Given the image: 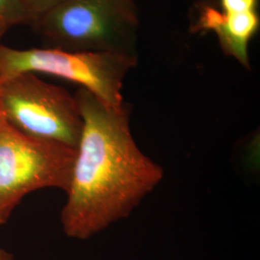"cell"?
<instances>
[{
    "mask_svg": "<svg viewBox=\"0 0 260 260\" xmlns=\"http://www.w3.org/2000/svg\"><path fill=\"white\" fill-rule=\"evenodd\" d=\"M75 98L83 127L61 223L67 236L86 240L127 218L164 170L137 146L127 103L106 105L83 88Z\"/></svg>",
    "mask_w": 260,
    "mask_h": 260,
    "instance_id": "1",
    "label": "cell"
},
{
    "mask_svg": "<svg viewBox=\"0 0 260 260\" xmlns=\"http://www.w3.org/2000/svg\"><path fill=\"white\" fill-rule=\"evenodd\" d=\"M136 0H66L32 25L49 47L137 56Z\"/></svg>",
    "mask_w": 260,
    "mask_h": 260,
    "instance_id": "2",
    "label": "cell"
},
{
    "mask_svg": "<svg viewBox=\"0 0 260 260\" xmlns=\"http://www.w3.org/2000/svg\"><path fill=\"white\" fill-rule=\"evenodd\" d=\"M137 64V56L49 47L19 49L0 43V82L23 73L52 75L80 85L109 106L124 103L123 83Z\"/></svg>",
    "mask_w": 260,
    "mask_h": 260,
    "instance_id": "3",
    "label": "cell"
},
{
    "mask_svg": "<svg viewBox=\"0 0 260 260\" xmlns=\"http://www.w3.org/2000/svg\"><path fill=\"white\" fill-rule=\"evenodd\" d=\"M75 156L76 149L20 132L0 108V220L6 223L22 198L36 190L67 192Z\"/></svg>",
    "mask_w": 260,
    "mask_h": 260,
    "instance_id": "4",
    "label": "cell"
},
{
    "mask_svg": "<svg viewBox=\"0 0 260 260\" xmlns=\"http://www.w3.org/2000/svg\"><path fill=\"white\" fill-rule=\"evenodd\" d=\"M0 108L20 132L76 149L83 121L75 94L23 73L0 82Z\"/></svg>",
    "mask_w": 260,
    "mask_h": 260,
    "instance_id": "5",
    "label": "cell"
},
{
    "mask_svg": "<svg viewBox=\"0 0 260 260\" xmlns=\"http://www.w3.org/2000/svg\"><path fill=\"white\" fill-rule=\"evenodd\" d=\"M259 26L257 10L225 8L218 0H202L194 6L190 31L201 34L212 32L224 55L233 57L245 69L251 70L249 46Z\"/></svg>",
    "mask_w": 260,
    "mask_h": 260,
    "instance_id": "6",
    "label": "cell"
},
{
    "mask_svg": "<svg viewBox=\"0 0 260 260\" xmlns=\"http://www.w3.org/2000/svg\"><path fill=\"white\" fill-rule=\"evenodd\" d=\"M0 21L10 28L15 25L31 24L33 19L22 0H0Z\"/></svg>",
    "mask_w": 260,
    "mask_h": 260,
    "instance_id": "7",
    "label": "cell"
},
{
    "mask_svg": "<svg viewBox=\"0 0 260 260\" xmlns=\"http://www.w3.org/2000/svg\"><path fill=\"white\" fill-rule=\"evenodd\" d=\"M31 15L33 23L45 15L48 11L53 9L66 0H22ZM32 23V24H33Z\"/></svg>",
    "mask_w": 260,
    "mask_h": 260,
    "instance_id": "8",
    "label": "cell"
},
{
    "mask_svg": "<svg viewBox=\"0 0 260 260\" xmlns=\"http://www.w3.org/2000/svg\"><path fill=\"white\" fill-rule=\"evenodd\" d=\"M0 260H14V256L8 251L0 249Z\"/></svg>",
    "mask_w": 260,
    "mask_h": 260,
    "instance_id": "9",
    "label": "cell"
},
{
    "mask_svg": "<svg viewBox=\"0 0 260 260\" xmlns=\"http://www.w3.org/2000/svg\"><path fill=\"white\" fill-rule=\"evenodd\" d=\"M10 27L3 21H0V42H1V39L5 35V33L9 30Z\"/></svg>",
    "mask_w": 260,
    "mask_h": 260,
    "instance_id": "10",
    "label": "cell"
},
{
    "mask_svg": "<svg viewBox=\"0 0 260 260\" xmlns=\"http://www.w3.org/2000/svg\"><path fill=\"white\" fill-rule=\"evenodd\" d=\"M4 222H3V221H1V220H0V226H1V225H2V224H4Z\"/></svg>",
    "mask_w": 260,
    "mask_h": 260,
    "instance_id": "11",
    "label": "cell"
}]
</instances>
